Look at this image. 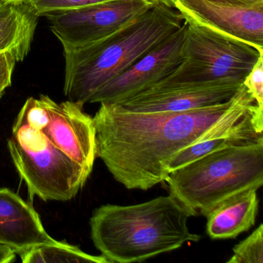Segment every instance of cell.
Here are the masks:
<instances>
[{
	"instance_id": "obj_15",
	"label": "cell",
	"mask_w": 263,
	"mask_h": 263,
	"mask_svg": "<svg viewBox=\"0 0 263 263\" xmlns=\"http://www.w3.org/2000/svg\"><path fill=\"white\" fill-rule=\"evenodd\" d=\"M20 257L24 263H109L102 255H90L78 246L59 241L32 248Z\"/></svg>"
},
{
	"instance_id": "obj_18",
	"label": "cell",
	"mask_w": 263,
	"mask_h": 263,
	"mask_svg": "<svg viewBox=\"0 0 263 263\" xmlns=\"http://www.w3.org/2000/svg\"><path fill=\"white\" fill-rule=\"evenodd\" d=\"M255 104L263 110V57L259 58L242 83Z\"/></svg>"
},
{
	"instance_id": "obj_17",
	"label": "cell",
	"mask_w": 263,
	"mask_h": 263,
	"mask_svg": "<svg viewBox=\"0 0 263 263\" xmlns=\"http://www.w3.org/2000/svg\"><path fill=\"white\" fill-rule=\"evenodd\" d=\"M107 1L110 0H28L39 17L55 12L74 10Z\"/></svg>"
},
{
	"instance_id": "obj_22",
	"label": "cell",
	"mask_w": 263,
	"mask_h": 263,
	"mask_svg": "<svg viewBox=\"0 0 263 263\" xmlns=\"http://www.w3.org/2000/svg\"><path fill=\"white\" fill-rule=\"evenodd\" d=\"M211 1L238 4H257V3L263 2V0H211Z\"/></svg>"
},
{
	"instance_id": "obj_14",
	"label": "cell",
	"mask_w": 263,
	"mask_h": 263,
	"mask_svg": "<svg viewBox=\"0 0 263 263\" xmlns=\"http://www.w3.org/2000/svg\"><path fill=\"white\" fill-rule=\"evenodd\" d=\"M38 18L28 0L0 1V53H14L24 61L31 48Z\"/></svg>"
},
{
	"instance_id": "obj_16",
	"label": "cell",
	"mask_w": 263,
	"mask_h": 263,
	"mask_svg": "<svg viewBox=\"0 0 263 263\" xmlns=\"http://www.w3.org/2000/svg\"><path fill=\"white\" fill-rule=\"evenodd\" d=\"M228 263H263V226H259L233 248Z\"/></svg>"
},
{
	"instance_id": "obj_3",
	"label": "cell",
	"mask_w": 263,
	"mask_h": 263,
	"mask_svg": "<svg viewBox=\"0 0 263 263\" xmlns=\"http://www.w3.org/2000/svg\"><path fill=\"white\" fill-rule=\"evenodd\" d=\"M183 22L175 9L153 6L107 37L64 50V95L81 105L89 103L101 87L179 30Z\"/></svg>"
},
{
	"instance_id": "obj_2",
	"label": "cell",
	"mask_w": 263,
	"mask_h": 263,
	"mask_svg": "<svg viewBox=\"0 0 263 263\" xmlns=\"http://www.w3.org/2000/svg\"><path fill=\"white\" fill-rule=\"evenodd\" d=\"M194 216L172 195L133 205L104 204L93 211L90 235L109 263L141 262L200 241L187 226Z\"/></svg>"
},
{
	"instance_id": "obj_19",
	"label": "cell",
	"mask_w": 263,
	"mask_h": 263,
	"mask_svg": "<svg viewBox=\"0 0 263 263\" xmlns=\"http://www.w3.org/2000/svg\"><path fill=\"white\" fill-rule=\"evenodd\" d=\"M17 62V58L12 52L0 53V99L4 96L6 89L11 86L13 70Z\"/></svg>"
},
{
	"instance_id": "obj_8",
	"label": "cell",
	"mask_w": 263,
	"mask_h": 263,
	"mask_svg": "<svg viewBox=\"0 0 263 263\" xmlns=\"http://www.w3.org/2000/svg\"><path fill=\"white\" fill-rule=\"evenodd\" d=\"M145 0H110L46 15L64 50L79 48L118 31L152 8Z\"/></svg>"
},
{
	"instance_id": "obj_12",
	"label": "cell",
	"mask_w": 263,
	"mask_h": 263,
	"mask_svg": "<svg viewBox=\"0 0 263 263\" xmlns=\"http://www.w3.org/2000/svg\"><path fill=\"white\" fill-rule=\"evenodd\" d=\"M58 241L50 236L31 204L7 187H0V244L20 255L32 248Z\"/></svg>"
},
{
	"instance_id": "obj_1",
	"label": "cell",
	"mask_w": 263,
	"mask_h": 263,
	"mask_svg": "<svg viewBox=\"0 0 263 263\" xmlns=\"http://www.w3.org/2000/svg\"><path fill=\"white\" fill-rule=\"evenodd\" d=\"M232 99L185 111L155 113H135L118 104H101L93 118L97 156L126 189L148 190L164 181L178 152L212 132Z\"/></svg>"
},
{
	"instance_id": "obj_10",
	"label": "cell",
	"mask_w": 263,
	"mask_h": 263,
	"mask_svg": "<svg viewBox=\"0 0 263 263\" xmlns=\"http://www.w3.org/2000/svg\"><path fill=\"white\" fill-rule=\"evenodd\" d=\"M183 21L195 23L244 41L263 53V2L238 4L211 0H176Z\"/></svg>"
},
{
	"instance_id": "obj_6",
	"label": "cell",
	"mask_w": 263,
	"mask_h": 263,
	"mask_svg": "<svg viewBox=\"0 0 263 263\" xmlns=\"http://www.w3.org/2000/svg\"><path fill=\"white\" fill-rule=\"evenodd\" d=\"M184 24L181 63L156 84L243 83L255 63L263 57V53L244 41L195 23L184 21Z\"/></svg>"
},
{
	"instance_id": "obj_4",
	"label": "cell",
	"mask_w": 263,
	"mask_h": 263,
	"mask_svg": "<svg viewBox=\"0 0 263 263\" xmlns=\"http://www.w3.org/2000/svg\"><path fill=\"white\" fill-rule=\"evenodd\" d=\"M170 195L205 217L224 200L263 184V140L210 152L164 180Z\"/></svg>"
},
{
	"instance_id": "obj_13",
	"label": "cell",
	"mask_w": 263,
	"mask_h": 263,
	"mask_svg": "<svg viewBox=\"0 0 263 263\" xmlns=\"http://www.w3.org/2000/svg\"><path fill=\"white\" fill-rule=\"evenodd\" d=\"M257 191L240 192L212 209L205 216L208 235L213 240L230 239L253 227L259 204Z\"/></svg>"
},
{
	"instance_id": "obj_21",
	"label": "cell",
	"mask_w": 263,
	"mask_h": 263,
	"mask_svg": "<svg viewBox=\"0 0 263 263\" xmlns=\"http://www.w3.org/2000/svg\"><path fill=\"white\" fill-rule=\"evenodd\" d=\"M149 4L153 6H164L169 8L175 9V4L176 0H145Z\"/></svg>"
},
{
	"instance_id": "obj_23",
	"label": "cell",
	"mask_w": 263,
	"mask_h": 263,
	"mask_svg": "<svg viewBox=\"0 0 263 263\" xmlns=\"http://www.w3.org/2000/svg\"><path fill=\"white\" fill-rule=\"evenodd\" d=\"M0 1H13V0H0Z\"/></svg>"
},
{
	"instance_id": "obj_5",
	"label": "cell",
	"mask_w": 263,
	"mask_h": 263,
	"mask_svg": "<svg viewBox=\"0 0 263 263\" xmlns=\"http://www.w3.org/2000/svg\"><path fill=\"white\" fill-rule=\"evenodd\" d=\"M7 144L30 197L45 201H70L88 179L82 167L44 135L26 102L15 120Z\"/></svg>"
},
{
	"instance_id": "obj_7",
	"label": "cell",
	"mask_w": 263,
	"mask_h": 263,
	"mask_svg": "<svg viewBox=\"0 0 263 263\" xmlns=\"http://www.w3.org/2000/svg\"><path fill=\"white\" fill-rule=\"evenodd\" d=\"M41 130L52 144L82 167L87 176L97 158L96 133L93 118L84 106L67 101L57 103L47 95L26 101Z\"/></svg>"
},
{
	"instance_id": "obj_11",
	"label": "cell",
	"mask_w": 263,
	"mask_h": 263,
	"mask_svg": "<svg viewBox=\"0 0 263 263\" xmlns=\"http://www.w3.org/2000/svg\"><path fill=\"white\" fill-rule=\"evenodd\" d=\"M242 85L241 81L155 84L118 105L135 113L185 111L226 102Z\"/></svg>"
},
{
	"instance_id": "obj_9",
	"label": "cell",
	"mask_w": 263,
	"mask_h": 263,
	"mask_svg": "<svg viewBox=\"0 0 263 263\" xmlns=\"http://www.w3.org/2000/svg\"><path fill=\"white\" fill-rule=\"evenodd\" d=\"M184 30L183 24L179 30L101 87L89 103L120 104L167 78L181 63Z\"/></svg>"
},
{
	"instance_id": "obj_20",
	"label": "cell",
	"mask_w": 263,
	"mask_h": 263,
	"mask_svg": "<svg viewBox=\"0 0 263 263\" xmlns=\"http://www.w3.org/2000/svg\"><path fill=\"white\" fill-rule=\"evenodd\" d=\"M16 253L7 246L0 244V263H10L16 261Z\"/></svg>"
}]
</instances>
